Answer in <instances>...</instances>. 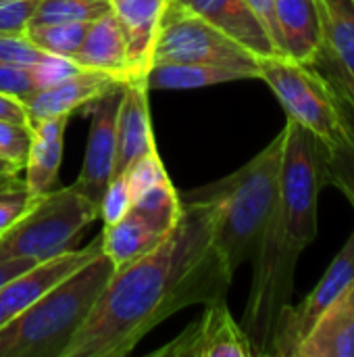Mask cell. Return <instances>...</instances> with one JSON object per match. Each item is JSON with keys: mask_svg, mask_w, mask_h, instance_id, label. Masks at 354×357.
<instances>
[{"mask_svg": "<svg viewBox=\"0 0 354 357\" xmlns=\"http://www.w3.org/2000/svg\"><path fill=\"white\" fill-rule=\"evenodd\" d=\"M336 98L344 123V138L332 149L323 146V182L336 186L354 207V102L338 92Z\"/></svg>", "mask_w": 354, "mask_h": 357, "instance_id": "cell-23", "label": "cell"}, {"mask_svg": "<svg viewBox=\"0 0 354 357\" xmlns=\"http://www.w3.org/2000/svg\"><path fill=\"white\" fill-rule=\"evenodd\" d=\"M194 10L238 44L248 48L257 59L280 54L267 27L252 10L248 0H171Z\"/></svg>", "mask_w": 354, "mask_h": 357, "instance_id": "cell-15", "label": "cell"}, {"mask_svg": "<svg viewBox=\"0 0 354 357\" xmlns=\"http://www.w3.org/2000/svg\"><path fill=\"white\" fill-rule=\"evenodd\" d=\"M354 282V230L338 251L317 287L298 303L290 305L275 331L271 357H296L300 341L307 337L315 320Z\"/></svg>", "mask_w": 354, "mask_h": 357, "instance_id": "cell-8", "label": "cell"}, {"mask_svg": "<svg viewBox=\"0 0 354 357\" xmlns=\"http://www.w3.org/2000/svg\"><path fill=\"white\" fill-rule=\"evenodd\" d=\"M90 23H54V25H27L23 36L42 52L69 56L79 48Z\"/></svg>", "mask_w": 354, "mask_h": 357, "instance_id": "cell-26", "label": "cell"}, {"mask_svg": "<svg viewBox=\"0 0 354 357\" xmlns=\"http://www.w3.org/2000/svg\"><path fill=\"white\" fill-rule=\"evenodd\" d=\"M259 79L255 63H156L146 75L148 90H196L227 82Z\"/></svg>", "mask_w": 354, "mask_h": 357, "instance_id": "cell-20", "label": "cell"}, {"mask_svg": "<svg viewBox=\"0 0 354 357\" xmlns=\"http://www.w3.org/2000/svg\"><path fill=\"white\" fill-rule=\"evenodd\" d=\"M23 178H19V172L17 174H0V192L2 190H8V188H17V186H23Z\"/></svg>", "mask_w": 354, "mask_h": 357, "instance_id": "cell-37", "label": "cell"}, {"mask_svg": "<svg viewBox=\"0 0 354 357\" xmlns=\"http://www.w3.org/2000/svg\"><path fill=\"white\" fill-rule=\"evenodd\" d=\"M35 6L38 0H0V33H23Z\"/></svg>", "mask_w": 354, "mask_h": 357, "instance_id": "cell-32", "label": "cell"}, {"mask_svg": "<svg viewBox=\"0 0 354 357\" xmlns=\"http://www.w3.org/2000/svg\"><path fill=\"white\" fill-rule=\"evenodd\" d=\"M31 142V126L10 119H0V157L23 169Z\"/></svg>", "mask_w": 354, "mask_h": 357, "instance_id": "cell-28", "label": "cell"}, {"mask_svg": "<svg viewBox=\"0 0 354 357\" xmlns=\"http://www.w3.org/2000/svg\"><path fill=\"white\" fill-rule=\"evenodd\" d=\"M67 115L40 119L31 126V142L25 159V188L33 197H42L56 188L58 169L63 161V144L67 130Z\"/></svg>", "mask_w": 354, "mask_h": 357, "instance_id": "cell-19", "label": "cell"}, {"mask_svg": "<svg viewBox=\"0 0 354 357\" xmlns=\"http://www.w3.org/2000/svg\"><path fill=\"white\" fill-rule=\"evenodd\" d=\"M8 320H10V316H8V312L2 307V303H0V328H2Z\"/></svg>", "mask_w": 354, "mask_h": 357, "instance_id": "cell-39", "label": "cell"}, {"mask_svg": "<svg viewBox=\"0 0 354 357\" xmlns=\"http://www.w3.org/2000/svg\"><path fill=\"white\" fill-rule=\"evenodd\" d=\"M323 48L313 63L332 88L354 102V0H317Z\"/></svg>", "mask_w": 354, "mask_h": 357, "instance_id": "cell-11", "label": "cell"}, {"mask_svg": "<svg viewBox=\"0 0 354 357\" xmlns=\"http://www.w3.org/2000/svg\"><path fill=\"white\" fill-rule=\"evenodd\" d=\"M17 172H21V169H17L13 163H8L6 159L0 157V174H17Z\"/></svg>", "mask_w": 354, "mask_h": 357, "instance_id": "cell-38", "label": "cell"}, {"mask_svg": "<svg viewBox=\"0 0 354 357\" xmlns=\"http://www.w3.org/2000/svg\"><path fill=\"white\" fill-rule=\"evenodd\" d=\"M71 61L81 69L104 71L121 82L129 79L127 38L113 10H106L88 25L79 48L71 54Z\"/></svg>", "mask_w": 354, "mask_h": 357, "instance_id": "cell-18", "label": "cell"}, {"mask_svg": "<svg viewBox=\"0 0 354 357\" xmlns=\"http://www.w3.org/2000/svg\"><path fill=\"white\" fill-rule=\"evenodd\" d=\"M38 90L29 65L0 63V94L13 96L17 100H27Z\"/></svg>", "mask_w": 354, "mask_h": 357, "instance_id": "cell-31", "label": "cell"}, {"mask_svg": "<svg viewBox=\"0 0 354 357\" xmlns=\"http://www.w3.org/2000/svg\"><path fill=\"white\" fill-rule=\"evenodd\" d=\"M106 10H111V4L98 0H38L29 25L92 23Z\"/></svg>", "mask_w": 354, "mask_h": 357, "instance_id": "cell-25", "label": "cell"}, {"mask_svg": "<svg viewBox=\"0 0 354 357\" xmlns=\"http://www.w3.org/2000/svg\"><path fill=\"white\" fill-rule=\"evenodd\" d=\"M98 2H108L111 4V0H98Z\"/></svg>", "mask_w": 354, "mask_h": 357, "instance_id": "cell-40", "label": "cell"}, {"mask_svg": "<svg viewBox=\"0 0 354 357\" xmlns=\"http://www.w3.org/2000/svg\"><path fill=\"white\" fill-rule=\"evenodd\" d=\"M169 2H171V0H169Z\"/></svg>", "mask_w": 354, "mask_h": 357, "instance_id": "cell-41", "label": "cell"}, {"mask_svg": "<svg viewBox=\"0 0 354 357\" xmlns=\"http://www.w3.org/2000/svg\"><path fill=\"white\" fill-rule=\"evenodd\" d=\"M148 94L150 90L146 82L131 79L123 84V100L117 119V157L113 178L123 176L138 157L156 149Z\"/></svg>", "mask_w": 354, "mask_h": 357, "instance_id": "cell-16", "label": "cell"}, {"mask_svg": "<svg viewBox=\"0 0 354 357\" xmlns=\"http://www.w3.org/2000/svg\"><path fill=\"white\" fill-rule=\"evenodd\" d=\"M102 251L113 261L115 270L129 266L148 251H152L167 234L152 226L134 207L115 224L102 228Z\"/></svg>", "mask_w": 354, "mask_h": 357, "instance_id": "cell-22", "label": "cell"}, {"mask_svg": "<svg viewBox=\"0 0 354 357\" xmlns=\"http://www.w3.org/2000/svg\"><path fill=\"white\" fill-rule=\"evenodd\" d=\"M323 186V144L286 119L280 195L250 259L252 284L240 322L255 357H271L277 324L292 305L298 259L317 238Z\"/></svg>", "mask_w": 354, "mask_h": 357, "instance_id": "cell-2", "label": "cell"}, {"mask_svg": "<svg viewBox=\"0 0 354 357\" xmlns=\"http://www.w3.org/2000/svg\"><path fill=\"white\" fill-rule=\"evenodd\" d=\"M31 69V75H33V82L38 86V90L42 88H48L52 84H58L63 82L65 77L73 75L75 71H79L81 67H77L69 56H58V54H46L35 61L33 65H29Z\"/></svg>", "mask_w": 354, "mask_h": 357, "instance_id": "cell-30", "label": "cell"}, {"mask_svg": "<svg viewBox=\"0 0 354 357\" xmlns=\"http://www.w3.org/2000/svg\"><path fill=\"white\" fill-rule=\"evenodd\" d=\"M257 56L223 33L219 27L182 6L169 2L154 42L156 63H255Z\"/></svg>", "mask_w": 354, "mask_h": 357, "instance_id": "cell-7", "label": "cell"}, {"mask_svg": "<svg viewBox=\"0 0 354 357\" xmlns=\"http://www.w3.org/2000/svg\"><path fill=\"white\" fill-rule=\"evenodd\" d=\"M102 251V234H98L88 247L83 249H69L56 257L44 259L33 264L23 274L15 276L6 284L0 287V303L8 312V316H17L27 305H31L38 297L48 293L69 274H73L79 266L92 259L96 253Z\"/></svg>", "mask_w": 354, "mask_h": 357, "instance_id": "cell-13", "label": "cell"}, {"mask_svg": "<svg viewBox=\"0 0 354 357\" xmlns=\"http://www.w3.org/2000/svg\"><path fill=\"white\" fill-rule=\"evenodd\" d=\"M33 264L31 259H8V261H0V287L6 284L8 280H13L15 276L23 274L25 270H29Z\"/></svg>", "mask_w": 354, "mask_h": 357, "instance_id": "cell-36", "label": "cell"}, {"mask_svg": "<svg viewBox=\"0 0 354 357\" xmlns=\"http://www.w3.org/2000/svg\"><path fill=\"white\" fill-rule=\"evenodd\" d=\"M131 205H134V197H131L125 176H115L111 184L106 186V192L100 201L98 218L102 220L104 226L115 224L131 209Z\"/></svg>", "mask_w": 354, "mask_h": 357, "instance_id": "cell-29", "label": "cell"}, {"mask_svg": "<svg viewBox=\"0 0 354 357\" xmlns=\"http://www.w3.org/2000/svg\"><path fill=\"white\" fill-rule=\"evenodd\" d=\"M154 357H255L252 345L227 301L204 305V312L173 341L152 351Z\"/></svg>", "mask_w": 354, "mask_h": 357, "instance_id": "cell-10", "label": "cell"}, {"mask_svg": "<svg viewBox=\"0 0 354 357\" xmlns=\"http://www.w3.org/2000/svg\"><path fill=\"white\" fill-rule=\"evenodd\" d=\"M98 220V207L71 186L35 197L33 205L0 234V261L56 257Z\"/></svg>", "mask_w": 354, "mask_h": 357, "instance_id": "cell-5", "label": "cell"}, {"mask_svg": "<svg viewBox=\"0 0 354 357\" xmlns=\"http://www.w3.org/2000/svg\"><path fill=\"white\" fill-rule=\"evenodd\" d=\"M169 0H111V10L119 19L127 38L129 79L146 82L152 67V52L163 13Z\"/></svg>", "mask_w": 354, "mask_h": 357, "instance_id": "cell-14", "label": "cell"}, {"mask_svg": "<svg viewBox=\"0 0 354 357\" xmlns=\"http://www.w3.org/2000/svg\"><path fill=\"white\" fill-rule=\"evenodd\" d=\"M284 130L234 174L188 190L182 201H204L213 209L215 245L236 274L252 259L280 195Z\"/></svg>", "mask_w": 354, "mask_h": 357, "instance_id": "cell-3", "label": "cell"}, {"mask_svg": "<svg viewBox=\"0 0 354 357\" xmlns=\"http://www.w3.org/2000/svg\"><path fill=\"white\" fill-rule=\"evenodd\" d=\"M123 176H125V180H127V184H129V190H131L134 201H136L142 192H146L148 188H152V186H156L159 182H163V180L169 178V174H167V169H165V165H163V159H161V155H159L156 149H152V151L144 153L142 157H138V159L125 169Z\"/></svg>", "mask_w": 354, "mask_h": 357, "instance_id": "cell-27", "label": "cell"}, {"mask_svg": "<svg viewBox=\"0 0 354 357\" xmlns=\"http://www.w3.org/2000/svg\"><path fill=\"white\" fill-rule=\"evenodd\" d=\"M296 357H354V282L315 320Z\"/></svg>", "mask_w": 354, "mask_h": 357, "instance_id": "cell-21", "label": "cell"}, {"mask_svg": "<svg viewBox=\"0 0 354 357\" xmlns=\"http://www.w3.org/2000/svg\"><path fill=\"white\" fill-rule=\"evenodd\" d=\"M115 274L104 251L0 328V357H63Z\"/></svg>", "mask_w": 354, "mask_h": 357, "instance_id": "cell-4", "label": "cell"}, {"mask_svg": "<svg viewBox=\"0 0 354 357\" xmlns=\"http://www.w3.org/2000/svg\"><path fill=\"white\" fill-rule=\"evenodd\" d=\"M35 197L29 195V190L23 186L17 188H8L0 192V234L10 228L31 205H33Z\"/></svg>", "mask_w": 354, "mask_h": 357, "instance_id": "cell-34", "label": "cell"}, {"mask_svg": "<svg viewBox=\"0 0 354 357\" xmlns=\"http://www.w3.org/2000/svg\"><path fill=\"white\" fill-rule=\"evenodd\" d=\"M123 100V84L108 90L90 109V134L88 146L81 161V169L73 188L81 192L88 201L100 207L106 186L115 174L117 157V119Z\"/></svg>", "mask_w": 354, "mask_h": 357, "instance_id": "cell-9", "label": "cell"}, {"mask_svg": "<svg viewBox=\"0 0 354 357\" xmlns=\"http://www.w3.org/2000/svg\"><path fill=\"white\" fill-rule=\"evenodd\" d=\"M44 56L23 33H0V63L33 65Z\"/></svg>", "mask_w": 354, "mask_h": 357, "instance_id": "cell-33", "label": "cell"}, {"mask_svg": "<svg viewBox=\"0 0 354 357\" xmlns=\"http://www.w3.org/2000/svg\"><path fill=\"white\" fill-rule=\"evenodd\" d=\"M0 119H10V121H21V123H29L25 107L21 100L0 94Z\"/></svg>", "mask_w": 354, "mask_h": 357, "instance_id": "cell-35", "label": "cell"}, {"mask_svg": "<svg viewBox=\"0 0 354 357\" xmlns=\"http://www.w3.org/2000/svg\"><path fill=\"white\" fill-rule=\"evenodd\" d=\"M259 79H263L286 117L309 130L325 149L336 146L344 138V123L332 84L313 67L292 61L286 54L259 56Z\"/></svg>", "mask_w": 354, "mask_h": 357, "instance_id": "cell-6", "label": "cell"}, {"mask_svg": "<svg viewBox=\"0 0 354 357\" xmlns=\"http://www.w3.org/2000/svg\"><path fill=\"white\" fill-rule=\"evenodd\" d=\"M175 228L146 255L115 270L63 357H125L169 316L225 299L234 280L215 245L213 209L182 201Z\"/></svg>", "mask_w": 354, "mask_h": 357, "instance_id": "cell-1", "label": "cell"}, {"mask_svg": "<svg viewBox=\"0 0 354 357\" xmlns=\"http://www.w3.org/2000/svg\"><path fill=\"white\" fill-rule=\"evenodd\" d=\"M121 84L125 82L104 71L79 69L58 84L35 90L27 100H23V107H25L29 123L58 117V115L71 117L73 113L88 111L98 98H102L108 90Z\"/></svg>", "mask_w": 354, "mask_h": 357, "instance_id": "cell-12", "label": "cell"}, {"mask_svg": "<svg viewBox=\"0 0 354 357\" xmlns=\"http://www.w3.org/2000/svg\"><path fill=\"white\" fill-rule=\"evenodd\" d=\"M131 207L165 234H169L175 228V224L179 222L182 211H184L182 197L169 178L159 182L156 186L148 188L146 192H142L134 201Z\"/></svg>", "mask_w": 354, "mask_h": 357, "instance_id": "cell-24", "label": "cell"}, {"mask_svg": "<svg viewBox=\"0 0 354 357\" xmlns=\"http://www.w3.org/2000/svg\"><path fill=\"white\" fill-rule=\"evenodd\" d=\"M282 54L313 65L323 48V23L317 0H275Z\"/></svg>", "mask_w": 354, "mask_h": 357, "instance_id": "cell-17", "label": "cell"}]
</instances>
